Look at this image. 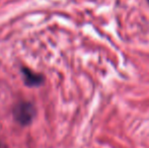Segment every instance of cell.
<instances>
[{"label":"cell","instance_id":"cell-1","mask_svg":"<svg viewBox=\"0 0 149 148\" xmlns=\"http://www.w3.org/2000/svg\"><path fill=\"white\" fill-rule=\"evenodd\" d=\"M12 116L14 121L20 126H29L37 116V108L31 101H19L13 106Z\"/></svg>","mask_w":149,"mask_h":148},{"label":"cell","instance_id":"cell-2","mask_svg":"<svg viewBox=\"0 0 149 148\" xmlns=\"http://www.w3.org/2000/svg\"><path fill=\"white\" fill-rule=\"evenodd\" d=\"M20 73L24 85L28 87H39L45 82V76L43 74L37 73L26 66L20 68Z\"/></svg>","mask_w":149,"mask_h":148},{"label":"cell","instance_id":"cell-3","mask_svg":"<svg viewBox=\"0 0 149 148\" xmlns=\"http://www.w3.org/2000/svg\"><path fill=\"white\" fill-rule=\"evenodd\" d=\"M0 148H1V144H0Z\"/></svg>","mask_w":149,"mask_h":148},{"label":"cell","instance_id":"cell-4","mask_svg":"<svg viewBox=\"0 0 149 148\" xmlns=\"http://www.w3.org/2000/svg\"><path fill=\"white\" fill-rule=\"evenodd\" d=\"M148 2H149V0H148Z\"/></svg>","mask_w":149,"mask_h":148}]
</instances>
